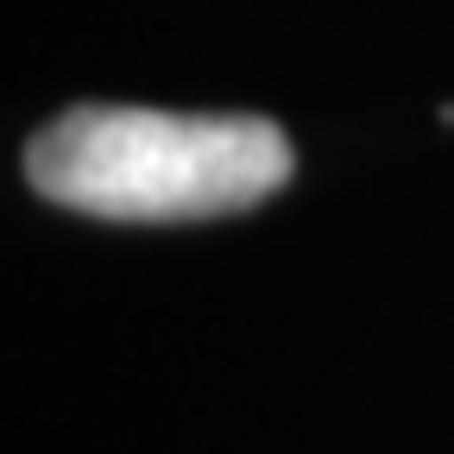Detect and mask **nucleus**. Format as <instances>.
<instances>
[{
  "instance_id": "obj_1",
  "label": "nucleus",
  "mask_w": 454,
  "mask_h": 454,
  "mask_svg": "<svg viewBox=\"0 0 454 454\" xmlns=\"http://www.w3.org/2000/svg\"><path fill=\"white\" fill-rule=\"evenodd\" d=\"M44 202L101 221H208L265 202L291 177V139L259 114L70 107L26 145Z\"/></svg>"
}]
</instances>
